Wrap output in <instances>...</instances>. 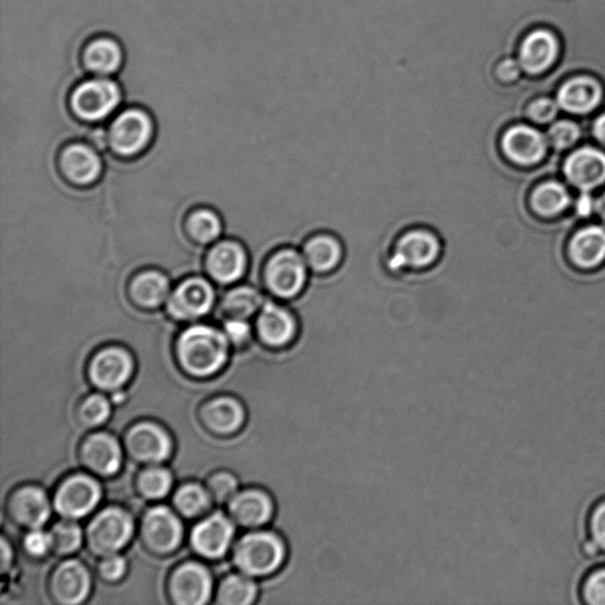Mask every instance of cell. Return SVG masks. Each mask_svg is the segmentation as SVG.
<instances>
[{
  "label": "cell",
  "mask_w": 605,
  "mask_h": 605,
  "mask_svg": "<svg viewBox=\"0 0 605 605\" xmlns=\"http://www.w3.org/2000/svg\"><path fill=\"white\" fill-rule=\"evenodd\" d=\"M596 211L600 214L601 218L605 221V192L600 198V200L596 201Z\"/></svg>",
  "instance_id": "obj_52"
},
{
  "label": "cell",
  "mask_w": 605,
  "mask_h": 605,
  "mask_svg": "<svg viewBox=\"0 0 605 605\" xmlns=\"http://www.w3.org/2000/svg\"><path fill=\"white\" fill-rule=\"evenodd\" d=\"M504 154L519 165H532L541 161L548 148V140L529 126H515L502 138Z\"/></svg>",
  "instance_id": "obj_19"
},
{
  "label": "cell",
  "mask_w": 605,
  "mask_h": 605,
  "mask_svg": "<svg viewBox=\"0 0 605 605\" xmlns=\"http://www.w3.org/2000/svg\"><path fill=\"white\" fill-rule=\"evenodd\" d=\"M302 253L312 272L316 275H329L340 268L346 252L336 234L320 232L305 240Z\"/></svg>",
  "instance_id": "obj_17"
},
{
  "label": "cell",
  "mask_w": 605,
  "mask_h": 605,
  "mask_svg": "<svg viewBox=\"0 0 605 605\" xmlns=\"http://www.w3.org/2000/svg\"><path fill=\"white\" fill-rule=\"evenodd\" d=\"M25 549L30 555L41 557L52 549L50 533L39 529L32 530L24 541Z\"/></svg>",
  "instance_id": "obj_42"
},
{
  "label": "cell",
  "mask_w": 605,
  "mask_h": 605,
  "mask_svg": "<svg viewBox=\"0 0 605 605\" xmlns=\"http://www.w3.org/2000/svg\"><path fill=\"white\" fill-rule=\"evenodd\" d=\"M171 294V282L160 271L141 272L130 284V296L134 303L145 309L161 307Z\"/></svg>",
  "instance_id": "obj_28"
},
{
  "label": "cell",
  "mask_w": 605,
  "mask_h": 605,
  "mask_svg": "<svg viewBox=\"0 0 605 605\" xmlns=\"http://www.w3.org/2000/svg\"><path fill=\"white\" fill-rule=\"evenodd\" d=\"M134 372L132 355L122 348H107L97 353L90 363V379L104 390L121 388Z\"/></svg>",
  "instance_id": "obj_11"
},
{
  "label": "cell",
  "mask_w": 605,
  "mask_h": 605,
  "mask_svg": "<svg viewBox=\"0 0 605 605\" xmlns=\"http://www.w3.org/2000/svg\"><path fill=\"white\" fill-rule=\"evenodd\" d=\"M596 208V203L589 194H583L577 201V213L582 217L590 216Z\"/></svg>",
  "instance_id": "obj_48"
},
{
  "label": "cell",
  "mask_w": 605,
  "mask_h": 605,
  "mask_svg": "<svg viewBox=\"0 0 605 605\" xmlns=\"http://www.w3.org/2000/svg\"><path fill=\"white\" fill-rule=\"evenodd\" d=\"M589 526L591 539L601 551H605V502L595 507L591 513Z\"/></svg>",
  "instance_id": "obj_43"
},
{
  "label": "cell",
  "mask_w": 605,
  "mask_h": 605,
  "mask_svg": "<svg viewBox=\"0 0 605 605\" xmlns=\"http://www.w3.org/2000/svg\"><path fill=\"white\" fill-rule=\"evenodd\" d=\"M570 204V194L558 182H546L532 195L533 208L542 216L552 217L561 213Z\"/></svg>",
  "instance_id": "obj_32"
},
{
  "label": "cell",
  "mask_w": 605,
  "mask_h": 605,
  "mask_svg": "<svg viewBox=\"0 0 605 605\" xmlns=\"http://www.w3.org/2000/svg\"><path fill=\"white\" fill-rule=\"evenodd\" d=\"M229 342L226 334L210 325H193L180 335L177 343L182 368L199 377L218 373L229 357Z\"/></svg>",
  "instance_id": "obj_1"
},
{
  "label": "cell",
  "mask_w": 605,
  "mask_h": 605,
  "mask_svg": "<svg viewBox=\"0 0 605 605\" xmlns=\"http://www.w3.org/2000/svg\"><path fill=\"white\" fill-rule=\"evenodd\" d=\"M133 531V519L129 513L117 507H109L89 524L88 543L97 555H114L129 542Z\"/></svg>",
  "instance_id": "obj_6"
},
{
  "label": "cell",
  "mask_w": 605,
  "mask_h": 605,
  "mask_svg": "<svg viewBox=\"0 0 605 605\" xmlns=\"http://www.w3.org/2000/svg\"><path fill=\"white\" fill-rule=\"evenodd\" d=\"M558 54V39L549 31L537 30L520 45L519 64L528 74H543L556 62Z\"/></svg>",
  "instance_id": "obj_21"
},
{
  "label": "cell",
  "mask_w": 605,
  "mask_h": 605,
  "mask_svg": "<svg viewBox=\"0 0 605 605\" xmlns=\"http://www.w3.org/2000/svg\"><path fill=\"white\" fill-rule=\"evenodd\" d=\"M594 134L605 145V114L598 117L594 125Z\"/></svg>",
  "instance_id": "obj_49"
},
{
  "label": "cell",
  "mask_w": 605,
  "mask_h": 605,
  "mask_svg": "<svg viewBox=\"0 0 605 605\" xmlns=\"http://www.w3.org/2000/svg\"><path fill=\"white\" fill-rule=\"evenodd\" d=\"M498 76L500 80L504 82H509L515 80L518 74V67L515 61L506 60L500 63V67L498 68Z\"/></svg>",
  "instance_id": "obj_47"
},
{
  "label": "cell",
  "mask_w": 605,
  "mask_h": 605,
  "mask_svg": "<svg viewBox=\"0 0 605 605\" xmlns=\"http://www.w3.org/2000/svg\"><path fill=\"white\" fill-rule=\"evenodd\" d=\"M233 537L234 525L231 519L221 513H214L195 526L192 545L201 556L216 559L226 554Z\"/></svg>",
  "instance_id": "obj_16"
},
{
  "label": "cell",
  "mask_w": 605,
  "mask_h": 605,
  "mask_svg": "<svg viewBox=\"0 0 605 605\" xmlns=\"http://www.w3.org/2000/svg\"><path fill=\"white\" fill-rule=\"evenodd\" d=\"M264 284L271 294L282 301L301 296L309 282V266L294 247H282L266 260Z\"/></svg>",
  "instance_id": "obj_4"
},
{
  "label": "cell",
  "mask_w": 605,
  "mask_h": 605,
  "mask_svg": "<svg viewBox=\"0 0 605 605\" xmlns=\"http://www.w3.org/2000/svg\"><path fill=\"white\" fill-rule=\"evenodd\" d=\"M169 590L175 603L203 605L210 600L212 577L204 565L187 563L175 570Z\"/></svg>",
  "instance_id": "obj_13"
},
{
  "label": "cell",
  "mask_w": 605,
  "mask_h": 605,
  "mask_svg": "<svg viewBox=\"0 0 605 605\" xmlns=\"http://www.w3.org/2000/svg\"><path fill=\"white\" fill-rule=\"evenodd\" d=\"M11 564V548L5 539L2 541V571L5 572L10 568Z\"/></svg>",
  "instance_id": "obj_50"
},
{
  "label": "cell",
  "mask_w": 605,
  "mask_h": 605,
  "mask_svg": "<svg viewBox=\"0 0 605 605\" xmlns=\"http://www.w3.org/2000/svg\"><path fill=\"white\" fill-rule=\"evenodd\" d=\"M564 173L572 185L588 191L605 182V154L594 148H582L565 161Z\"/></svg>",
  "instance_id": "obj_20"
},
{
  "label": "cell",
  "mask_w": 605,
  "mask_h": 605,
  "mask_svg": "<svg viewBox=\"0 0 605 605\" xmlns=\"http://www.w3.org/2000/svg\"><path fill=\"white\" fill-rule=\"evenodd\" d=\"M238 481L230 473H217L208 481V493L217 503H230L236 497Z\"/></svg>",
  "instance_id": "obj_39"
},
{
  "label": "cell",
  "mask_w": 605,
  "mask_h": 605,
  "mask_svg": "<svg viewBox=\"0 0 605 605\" xmlns=\"http://www.w3.org/2000/svg\"><path fill=\"white\" fill-rule=\"evenodd\" d=\"M109 401L102 395H91L83 402L81 407V418L88 426H99L107 421L110 415Z\"/></svg>",
  "instance_id": "obj_38"
},
{
  "label": "cell",
  "mask_w": 605,
  "mask_h": 605,
  "mask_svg": "<svg viewBox=\"0 0 605 605\" xmlns=\"http://www.w3.org/2000/svg\"><path fill=\"white\" fill-rule=\"evenodd\" d=\"M187 231L195 242L206 245L219 238L223 231V224L216 212L208 208H200L188 218Z\"/></svg>",
  "instance_id": "obj_34"
},
{
  "label": "cell",
  "mask_w": 605,
  "mask_h": 605,
  "mask_svg": "<svg viewBox=\"0 0 605 605\" xmlns=\"http://www.w3.org/2000/svg\"><path fill=\"white\" fill-rule=\"evenodd\" d=\"M570 256L582 268H593L605 259V229L590 226L576 233L570 243Z\"/></svg>",
  "instance_id": "obj_30"
},
{
  "label": "cell",
  "mask_w": 605,
  "mask_h": 605,
  "mask_svg": "<svg viewBox=\"0 0 605 605\" xmlns=\"http://www.w3.org/2000/svg\"><path fill=\"white\" fill-rule=\"evenodd\" d=\"M225 334L234 344H244L250 340L252 330L247 320L231 318L225 323Z\"/></svg>",
  "instance_id": "obj_45"
},
{
  "label": "cell",
  "mask_w": 605,
  "mask_h": 605,
  "mask_svg": "<svg viewBox=\"0 0 605 605\" xmlns=\"http://www.w3.org/2000/svg\"><path fill=\"white\" fill-rule=\"evenodd\" d=\"M127 448L141 463L160 464L171 455L172 440L165 429L145 422L130 429Z\"/></svg>",
  "instance_id": "obj_15"
},
{
  "label": "cell",
  "mask_w": 605,
  "mask_h": 605,
  "mask_svg": "<svg viewBox=\"0 0 605 605\" xmlns=\"http://www.w3.org/2000/svg\"><path fill=\"white\" fill-rule=\"evenodd\" d=\"M256 329L265 346L282 349L296 340L299 323L290 309L278 303L266 302L259 310Z\"/></svg>",
  "instance_id": "obj_10"
},
{
  "label": "cell",
  "mask_w": 605,
  "mask_h": 605,
  "mask_svg": "<svg viewBox=\"0 0 605 605\" xmlns=\"http://www.w3.org/2000/svg\"><path fill=\"white\" fill-rule=\"evenodd\" d=\"M100 572L108 581L120 580L126 572V561L116 554L106 556L100 564Z\"/></svg>",
  "instance_id": "obj_46"
},
{
  "label": "cell",
  "mask_w": 605,
  "mask_h": 605,
  "mask_svg": "<svg viewBox=\"0 0 605 605\" xmlns=\"http://www.w3.org/2000/svg\"><path fill=\"white\" fill-rule=\"evenodd\" d=\"M288 556L284 539L272 531H255L244 536L234 551V563L243 574L265 577L283 567Z\"/></svg>",
  "instance_id": "obj_2"
},
{
  "label": "cell",
  "mask_w": 605,
  "mask_h": 605,
  "mask_svg": "<svg viewBox=\"0 0 605 605\" xmlns=\"http://www.w3.org/2000/svg\"><path fill=\"white\" fill-rule=\"evenodd\" d=\"M101 497V486L95 479L77 474L60 486L55 497V507L65 519L75 520L89 515L100 503Z\"/></svg>",
  "instance_id": "obj_9"
},
{
  "label": "cell",
  "mask_w": 605,
  "mask_h": 605,
  "mask_svg": "<svg viewBox=\"0 0 605 605\" xmlns=\"http://www.w3.org/2000/svg\"><path fill=\"white\" fill-rule=\"evenodd\" d=\"M142 533L149 549L168 554L181 543L182 525L171 510L158 506L148 511L143 519Z\"/></svg>",
  "instance_id": "obj_14"
},
{
  "label": "cell",
  "mask_w": 605,
  "mask_h": 605,
  "mask_svg": "<svg viewBox=\"0 0 605 605\" xmlns=\"http://www.w3.org/2000/svg\"><path fill=\"white\" fill-rule=\"evenodd\" d=\"M558 102L550 99H541L533 102L529 109V116L538 123H548L558 114Z\"/></svg>",
  "instance_id": "obj_44"
},
{
  "label": "cell",
  "mask_w": 605,
  "mask_h": 605,
  "mask_svg": "<svg viewBox=\"0 0 605 605\" xmlns=\"http://www.w3.org/2000/svg\"><path fill=\"white\" fill-rule=\"evenodd\" d=\"M580 128L571 121H559L549 130V141L557 149L568 148L580 138Z\"/></svg>",
  "instance_id": "obj_40"
},
{
  "label": "cell",
  "mask_w": 605,
  "mask_h": 605,
  "mask_svg": "<svg viewBox=\"0 0 605 605\" xmlns=\"http://www.w3.org/2000/svg\"><path fill=\"white\" fill-rule=\"evenodd\" d=\"M603 97L601 84L594 78L580 76L564 83L558 91L559 107L572 114H587L600 104Z\"/></svg>",
  "instance_id": "obj_26"
},
{
  "label": "cell",
  "mask_w": 605,
  "mask_h": 605,
  "mask_svg": "<svg viewBox=\"0 0 605 605\" xmlns=\"http://www.w3.org/2000/svg\"><path fill=\"white\" fill-rule=\"evenodd\" d=\"M122 91L110 78L99 76L84 81L74 89L70 97L71 109L87 122H99L120 106Z\"/></svg>",
  "instance_id": "obj_5"
},
{
  "label": "cell",
  "mask_w": 605,
  "mask_h": 605,
  "mask_svg": "<svg viewBox=\"0 0 605 605\" xmlns=\"http://www.w3.org/2000/svg\"><path fill=\"white\" fill-rule=\"evenodd\" d=\"M83 464L101 476H113L120 470L122 450L119 442L109 434H95L84 441L81 450Z\"/></svg>",
  "instance_id": "obj_24"
},
{
  "label": "cell",
  "mask_w": 605,
  "mask_h": 605,
  "mask_svg": "<svg viewBox=\"0 0 605 605\" xmlns=\"http://www.w3.org/2000/svg\"><path fill=\"white\" fill-rule=\"evenodd\" d=\"M201 416L212 432L223 435L237 432L245 421L243 406L232 398H218L208 402Z\"/></svg>",
  "instance_id": "obj_29"
},
{
  "label": "cell",
  "mask_w": 605,
  "mask_h": 605,
  "mask_svg": "<svg viewBox=\"0 0 605 605\" xmlns=\"http://www.w3.org/2000/svg\"><path fill=\"white\" fill-rule=\"evenodd\" d=\"M61 168L64 177L75 185H90L100 178L103 164L93 148L74 143L65 148L61 155Z\"/></svg>",
  "instance_id": "obj_23"
},
{
  "label": "cell",
  "mask_w": 605,
  "mask_h": 605,
  "mask_svg": "<svg viewBox=\"0 0 605 605\" xmlns=\"http://www.w3.org/2000/svg\"><path fill=\"white\" fill-rule=\"evenodd\" d=\"M91 578L86 565L81 562H64L52 576L51 590L56 600L63 604H80L89 595Z\"/></svg>",
  "instance_id": "obj_18"
},
{
  "label": "cell",
  "mask_w": 605,
  "mask_h": 605,
  "mask_svg": "<svg viewBox=\"0 0 605 605\" xmlns=\"http://www.w3.org/2000/svg\"><path fill=\"white\" fill-rule=\"evenodd\" d=\"M600 551V548H598L597 544L593 541V539H590V541L585 542L583 544V552L588 557H594Z\"/></svg>",
  "instance_id": "obj_51"
},
{
  "label": "cell",
  "mask_w": 605,
  "mask_h": 605,
  "mask_svg": "<svg viewBox=\"0 0 605 605\" xmlns=\"http://www.w3.org/2000/svg\"><path fill=\"white\" fill-rule=\"evenodd\" d=\"M444 245L437 233L424 226L412 227L396 238L388 257V270L393 273L424 271L437 264Z\"/></svg>",
  "instance_id": "obj_3"
},
{
  "label": "cell",
  "mask_w": 605,
  "mask_h": 605,
  "mask_svg": "<svg viewBox=\"0 0 605 605\" xmlns=\"http://www.w3.org/2000/svg\"><path fill=\"white\" fill-rule=\"evenodd\" d=\"M139 487L143 496L149 499L164 498L172 487L171 473L162 467H149L142 472Z\"/></svg>",
  "instance_id": "obj_37"
},
{
  "label": "cell",
  "mask_w": 605,
  "mask_h": 605,
  "mask_svg": "<svg viewBox=\"0 0 605 605\" xmlns=\"http://www.w3.org/2000/svg\"><path fill=\"white\" fill-rule=\"evenodd\" d=\"M52 549L58 554L69 555L80 549L83 541V533L76 523L71 519L63 520L52 528L50 532Z\"/></svg>",
  "instance_id": "obj_36"
},
{
  "label": "cell",
  "mask_w": 605,
  "mask_h": 605,
  "mask_svg": "<svg viewBox=\"0 0 605 605\" xmlns=\"http://www.w3.org/2000/svg\"><path fill=\"white\" fill-rule=\"evenodd\" d=\"M257 585L250 576L232 575L221 583L218 602L225 605H249L256 601Z\"/></svg>",
  "instance_id": "obj_33"
},
{
  "label": "cell",
  "mask_w": 605,
  "mask_h": 605,
  "mask_svg": "<svg viewBox=\"0 0 605 605\" xmlns=\"http://www.w3.org/2000/svg\"><path fill=\"white\" fill-rule=\"evenodd\" d=\"M249 268L245 247L234 240H223L207 253L206 269L214 281L232 284L240 281Z\"/></svg>",
  "instance_id": "obj_12"
},
{
  "label": "cell",
  "mask_w": 605,
  "mask_h": 605,
  "mask_svg": "<svg viewBox=\"0 0 605 605\" xmlns=\"http://www.w3.org/2000/svg\"><path fill=\"white\" fill-rule=\"evenodd\" d=\"M83 64L91 73L109 76L119 71L123 63L121 45L110 37L93 39L83 50Z\"/></svg>",
  "instance_id": "obj_27"
},
{
  "label": "cell",
  "mask_w": 605,
  "mask_h": 605,
  "mask_svg": "<svg viewBox=\"0 0 605 605\" xmlns=\"http://www.w3.org/2000/svg\"><path fill=\"white\" fill-rule=\"evenodd\" d=\"M11 515L25 528L41 529L48 522L51 507L47 494L35 486L23 487L13 494L10 502Z\"/></svg>",
  "instance_id": "obj_25"
},
{
  "label": "cell",
  "mask_w": 605,
  "mask_h": 605,
  "mask_svg": "<svg viewBox=\"0 0 605 605\" xmlns=\"http://www.w3.org/2000/svg\"><path fill=\"white\" fill-rule=\"evenodd\" d=\"M154 123L145 110L128 109L113 121L109 128L110 146L117 154L132 156L140 153L151 142Z\"/></svg>",
  "instance_id": "obj_7"
},
{
  "label": "cell",
  "mask_w": 605,
  "mask_h": 605,
  "mask_svg": "<svg viewBox=\"0 0 605 605\" xmlns=\"http://www.w3.org/2000/svg\"><path fill=\"white\" fill-rule=\"evenodd\" d=\"M210 493L197 484L182 486L175 493L174 505L185 517H197L206 511L211 502Z\"/></svg>",
  "instance_id": "obj_35"
},
{
  "label": "cell",
  "mask_w": 605,
  "mask_h": 605,
  "mask_svg": "<svg viewBox=\"0 0 605 605\" xmlns=\"http://www.w3.org/2000/svg\"><path fill=\"white\" fill-rule=\"evenodd\" d=\"M231 517L244 528L256 529L270 522L275 504L269 493L247 490L236 494L230 502Z\"/></svg>",
  "instance_id": "obj_22"
},
{
  "label": "cell",
  "mask_w": 605,
  "mask_h": 605,
  "mask_svg": "<svg viewBox=\"0 0 605 605\" xmlns=\"http://www.w3.org/2000/svg\"><path fill=\"white\" fill-rule=\"evenodd\" d=\"M216 291L203 277H190L177 286L167 301V311L174 320L195 321L211 311Z\"/></svg>",
  "instance_id": "obj_8"
},
{
  "label": "cell",
  "mask_w": 605,
  "mask_h": 605,
  "mask_svg": "<svg viewBox=\"0 0 605 605\" xmlns=\"http://www.w3.org/2000/svg\"><path fill=\"white\" fill-rule=\"evenodd\" d=\"M585 603L590 605H605V568L590 574L583 584Z\"/></svg>",
  "instance_id": "obj_41"
},
{
  "label": "cell",
  "mask_w": 605,
  "mask_h": 605,
  "mask_svg": "<svg viewBox=\"0 0 605 605\" xmlns=\"http://www.w3.org/2000/svg\"><path fill=\"white\" fill-rule=\"evenodd\" d=\"M264 298L260 292L250 285H240L227 292L221 301V312L227 317L237 320H247L264 305Z\"/></svg>",
  "instance_id": "obj_31"
}]
</instances>
